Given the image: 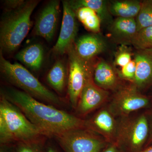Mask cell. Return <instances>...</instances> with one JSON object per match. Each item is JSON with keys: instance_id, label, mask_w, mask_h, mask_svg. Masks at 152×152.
I'll use <instances>...</instances> for the list:
<instances>
[{"instance_id": "obj_5", "label": "cell", "mask_w": 152, "mask_h": 152, "mask_svg": "<svg viewBox=\"0 0 152 152\" xmlns=\"http://www.w3.org/2000/svg\"><path fill=\"white\" fill-rule=\"evenodd\" d=\"M148 124L144 115L123 120L117 127L115 144L125 152H139L146 141Z\"/></svg>"}, {"instance_id": "obj_25", "label": "cell", "mask_w": 152, "mask_h": 152, "mask_svg": "<svg viewBox=\"0 0 152 152\" xmlns=\"http://www.w3.org/2000/svg\"><path fill=\"white\" fill-rule=\"evenodd\" d=\"M136 69V63L134 59L126 65L121 68V69L120 72V76L123 78L134 81L135 77Z\"/></svg>"}, {"instance_id": "obj_11", "label": "cell", "mask_w": 152, "mask_h": 152, "mask_svg": "<svg viewBox=\"0 0 152 152\" xmlns=\"http://www.w3.org/2000/svg\"><path fill=\"white\" fill-rule=\"evenodd\" d=\"M108 96L106 90L98 86L92 80L88 79L82 91L77 108L81 114H86L102 104Z\"/></svg>"}, {"instance_id": "obj_17", "label": "cell", "mask_w": 152, "mask_h": 152, "mask_svg": "<svg viewBox=\"0 0 152 152\" xmlns=\"http://www.w3.org/2000/svg\"><path fill=\"white\" fill-rule=\"evenodd\" d=\"M92 126L107 139L115 137L118 126L110 111L102 110L96 114L92 120Z\"/></svg>"}, {"instance_id": "obj_7", "label": "cell", "mask_w": 152, "mask_h": 152, "mask_svg": "<svg viewBox=\"0 0 152 152\" xmlns=\"http://www.w3.org/2000/svg\"><path fill=\"white\" fill-rule=\"evenodd\" d=\"M68 53L69 66L68 94L71 104L75 108L77 106L85 85L91 75L86 61L77 55L74 46Z\"/></svg>"}, {"instance_id": "obj_23", "label": "cell", "mask_w": 152, "mask_h": 152, "mask_svg": "<svg viewBox=\"0 0 152 152\" xmlns=\"http://www.w3.org/2000/svg\"><path fill=\"white\" fill-rule=\"evenodd\" d=\"M131 43L138 50L152 49V26L138 31Z\"/></svg>"}, {"instance_id": "obj_8", "label": "cell", "mask_w": 152, "mask_h": 152, "mask_svg": "<svg viewBox=\"0 0 152 152\" xmlns=\"http://www.w3.org/2000/svg\"><path fill=\"white\" fill-rule=\"evenodd\" d=\"M148 98L142 94L135 86H129L120 90L114 96L110 105V112L117 115L130 113L149 105Z\"/></svg>"}, {"instance_id": "obj_13", "label": "cell", "mask_w": 152, "mask_h": 152, "mask_svg": "<svg viewBox=\"0 0 152 152\" xmlns=\"http://www.w3.org/2000/svg\"><path fill=\"white\" fill-rule=\"evenodd\" d=\"M105 48L103 40L99 36L92 34L79 38L74 46L77 55L86 61L103 52Z\"/></svg>"}, {"instance_id": "obj_9", "label": "cell", "mask_w": 152, "mask_h": 152, "mask_svg": "<svg viewBox=\"0 0 152 152\" xmlns=\"http://www.w3.org/2000/svg\"><path fill=\"white\" fill-rule=\"evenodd\" d=\"M63 17L58 40L53 49L55 54L62 55L74 46L77 32L76 13L68 1H63Z\"/></svg>"}, {"instance_id": "obj_32", "label": "cell", "mask_w": 152, "mask_h": 152, "mask_svg": "<svg viewBox=\"0 0 152 152\" xmlns=\"http://www.w3.org/2000/svg\"><path fill=\"white\" fill-rule=\"evenodd\" d=\"M1 152H4L1 151Z\"/></svg>"}, {"instance_id": "obj_31", "label": "cell", "mask_w": 152, "mask_h": 152, "mask_svg": "<svg viewBox=\"0 0 152 152\" xmlns=\"http://www.w3.org/2000/svg\"><path fill=\"white\" fill-rule=\"evenodd\" d=\"M47 152H56L53 149L51 148H50L48 149V151Z\"/></svg>"}, {"instance_id": "obj_16", "label": "cell", "mask_w": 152, "mask_h": 152, "mask_svg": "<svg viewBox=\"0 0 152 152\" xmlns=\"http://www.w3.org/2000/svg\"><path fill=\"white\" fill-rule=\"evenodd\" d=\"M95 83L104 90L113 89L117 84L116 74L111 66L104 61L98 63L94 73Z\"/></svg>"}, {"instance_id": "obj_27", "label": "cell", "mask_w": 152, "mask_h": 152, "mask_svg": "<svg viewBox=\"0 0 152 152\" xmlns=\"http://www.w3.org/2000/svg\"><path fill=\"white\" fill-rule=\"evenodd\" d=\"M132 61V55L127 51H121L118 54L115 60V63L121 67L124 66Z\"/></svg>"}, {"instance_id": "obj_26", "label": "cell", "mask_w": 152, "mask_h": 152, "mask_svg": "<svg viewBox=\"0 0 152 152\" xmlns=\"http://www.w3.org/2000/svg\"><path fill=\"white\" fill-rule=\"evenodd\" d=\"M0 140L1 143L6 144L13 141L5 122L0 117Z\"/></svg>"}, {"instance_id": "obj_4", "label": "cell", "mask_w": 152, "mask_h": 152, "mask_svg": "<svg viewBox=\"0 0 152 152\" xmlns=\"http://www.w3.org/2000/svg\"><path fill=\"white\" fill-rule=\"evenodd\" d=\"M0 117L5 122L13 140L20 142L34 141L47 136L28 119L21 111L6 97L0 102Z\"/></svg>"}, {"instance_id": "obj_12", "label": "cell", "mask_w": 152, "mask_h": 152, "mask_svg": "<svg viewBox=\"0 0 152 152\" xmlns=\"http://www.w3.org/2000/svg\"><path fill=\"white\" fill-rule=\"evenodd\" d=\"M137 69L134 82L138 89L152 86V49L138 50L134 56Z\"/></svg>"}, {"instance_id": "obj_29", "label": "cell", "mask_w": 152, "mask_h": 152, "mask_svg": "<svg viewBox=\"0 0 152 152\" xmlns=\"http://www.w3.org/2000/svg\"><path fill=\"white\" fill-rule=\"evenodd\" d=\"M102 152H125L116 144H112L110 145L107 147Z\"/></svg>"}, {"instance_id": "obj_18", "label": "cell", "mask_w": 152, "mask_h": 152, "mask_svg": "<svg viewBox=\"0 0 152 152\" xmlns=\"http://www.w3.org/2000/svg\"><path fill=\"white\" fill-rule=\"evenodd\" d=\"M142 2L136 0L114 1L108 3L110 13L117 18H134L137 15Z\"/></svg>"}, {"instance_id": "obj_24", "label": "cell", "mask_w": 152, "mask_h": 152, "mask_svg": "<svg viewBox=\"0 0 152 152\" xmlns=\"http://www.w3.org/2000/svg\"><path fill=\"white\" fill-rule=\"evenodd\" d=\"M40 140L27 142H20L17 152H41L42 144Z\"/></svg>"}, {"instance_id": "obj_3", "label": "cell", "mask_w": 152, "mask_h": 152, "mask_svg": "<svg viewBox=\"0 0 152 152\" xmlns=\"http://www.w3.org/2000/svg\"><path fill=\"white\" fill-rule=\"evenodd\" d=\"M0 66L3 74L10 82L34 98L50 103L60 104L61 100L47 88L32 74L20 64H12L0 54Z\"/></svg>"}, {"instance_id": "obj_2", "label": "cell", "mask_w": 152, "mask_h": 152, "mask_svg": "<svg viewBox=\"0 0 152 152\" xmlns=\"http://www.w3.org/2000/svg\"><path fill=\"white\" fill-rule=\"evenodd\" d=\"M39 2L37 0L26 1L3 18L0 26L1 51L10 53L20 46L31 27V15Z\"/></svg>"}, {"instance_id": "obj_28", "label": "cell", "mask_w": 152, "mask_h": 152, "mask_svg": "<svg viewBox=\"0 0 152 152\" xmlns=\"http://www.w3.org/2000/svg\"><path fill=\"white\" fill-rule=\"evenodd\" d=\"M23 0H7L4 1V5L10 11L22 7L26 2Z\"/></svg>"}, {"instance_id": "obj_10", "label": "cell", "mask_w": 152, "mask_h": 152, "mask_svg": "<svg viewBox=\"0 0 152 152\" xmlns=\"http://www.w3.org/2000/svg\"><path fill=\"white\" fill-rule=\"evenodd\" d=\"M60 1H50L45 6L36 20L34 32L35 35L43 38L48 42L53 38L58 21Z\"/></svg>"}, {"instance_id": "obj_6", "label": "cell", "mask_w": 152, "mask_h": 152, "mask_svg": "<svg viewBox=\"0 0 152 152\" xmlns=\"http://www.w3.org/2000/svg\"><path fill=\"white\" fill-rule=\"evenodd\" d=\"M56 137L66 152H102L106 148L103 140L83 129L67 131Z\"/></svg>"}, {"instance_id": "obj_21", "label": "cell", "mask_w": 152, "mask_h": 152, "mask_svg": "<svg viewBox=\"0 0 152 152\" xmlns=\"http://www.w3.org/2000/svg\"><path fill=\"white\" fill-rule=\"evenodd\" d=\"M76 16L87 29L94 33L100 30L101 20L94 11L88 7H82L76 11Z\"/></svg>"}, {"instance_id": "obj_19", "label": "cell", "mask_w": 152, "mask_h": 152, "mask_svg": "<svg viewBox=\"0 0 152 152\" xmlns=\"http://www.w3.org/2000/svg\"><path fill=\"white\" fill-rule=\"evenodd\" d=\"M75 12L82 7H88L94 11L101 22L108 21L110 18L108 3L103 0H77L68 1Z\"/></svg>"}, {"instance_id": "obj_22", "label": "cell", "mask_w": 152, "mask_h": 152, "mask_svg": "<svg viewBox=\"0 0 152 152\" xmlns=\"http://www.w3.org/2000/svg\"><path fill=\"white\" fill-rule=\"evenodd\" d=\"M137 32L144 28L152 26V0L142 2L141 7L136 18Z\"/></svg>"}, {"instance_id": "obj_1", "label": "cell", "mask_w": 152, "mask_h": 152, "mask_svg": "<svg viewBox=\"0 0 152 152\" xmlns=\"http://www.w3.org/2000/svg\"><path fill=\"white\" fill-rule=\"evenodd\" d=\"M8 96V99L47 136L56 137L67 131L83 129L85 126L83 120L45 104L23 91L11 90Z\"/></svg>"}, {"instance_id": "obj_15", "label": "cell", "mask_w": 152, "mask_h": 152, "mask_svg": "<svg viewBox=\"0 0 152 152\" xmlns=\"http://www.w3.org/2000/svg\"><path fill=\"white\" fill-rule=\"evenodd\" d=\"M110 30L117 39L131 42L137 32L134 18H117L112 22Z\"/></svg>"}, {"instance_id": "obj_14", "label": "cell", "mask_w": 152, "mask_h": 152, "mask_svg": "<svg viewBox=\"0 0 152 152\" xmlns=\"http://www.w3.org/2000/svg\"><path fill=\"white\" fill-rule=\"evenodd\" d=\"M15 57L31 69L39 70L43 62L44 48L40 44H33L21 50Z\"/></svg>"}, {"instance_id": "obj_20", "label": "cell", "mask_w": 152, "mask_h": 152, "mask_svg": "<svg viewBox=\"0 0 152 152\" xmlns=\"http://www.w3.org/2000/svg\"><path fill=\"white\" fill-rule=\"evenodd\" d=\"M66 68L62 61H57L50 69L47 75V80L53 88L62 92L65 84Z\"/></svg>"}, {"instance_id": "obj_30", "label": "cell", "mask_w": 152, "mask_h": 152, "mask_svg": "<svg viewBox=\"0 0 152 152\" xmlns=\"http://www.w3.org/2000/svg\"><path fill=\"white\" fill-rule=\"evenodd\" d=\"M139 152H152V145Z\"/></svg>"}]
</instances>
